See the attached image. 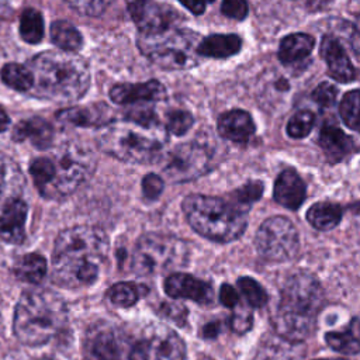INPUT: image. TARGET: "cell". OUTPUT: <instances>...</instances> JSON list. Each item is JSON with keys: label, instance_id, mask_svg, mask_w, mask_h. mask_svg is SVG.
<instances>
[{"label": "cell", "instance_id": "6da1fadb", "mask_svg": "<svg viewBox=\"0 0 360 360\" xmlns=\"http://www.w3.org/2000/svg\"><path fill=\"white\" fill-rule=\"evenodd\" d=\"M108 255V238L97 226L76 225L63 229L53 246L52 280L63 288L93 284Z\"/></svg>", "mask_w": 360, "mask_h": 360}, {"label": "cell", "instance_id": "7a4b0ae2", "mask_svg": "<svg viewBox=\"0 0 360 360\" xmlns=\"http://www.w3.org/2000/svg\"><path fill=\"white\" fill-rule=\"evenodd\" d=\"M166 141V128L152 111L146 110L132 111L124 118L108 122L98 136V146L118 160L149 163L159 158Z\"/></svg>", "mask_w": 360, "mask_h": 360}, {"label": "cell", "instance_id": "3957f363", "mask_svg": "<svg viewBox=\"0 0 360 360\" xmlns=\"http://www.w3.org/2000/svg\"><path fill=\"white\" fill-rule=\"evenodd\" d=\"M323 305L319 281L307 271L291 274L283 284L271 323L278 336L300 343L314 332L316 315Z\"/></svg>", "mask_w": 360, "mask_h": 360}, {"label": "cell", "instance_id": "277c9868", "mask_svg": "<svg viewBox=\"0 0 360 360\" xmlns=\"http://www.w3.org/2000/svg\"><path fill=\"white\" fill-rule=\"evenodd\" d=\"M32 94L56 101L79 100L90 86L87 62L75 52L45 51L30 60Z\"/></svg>", "mask_w": 360, "mask_h": 360}, {"label": "cell", "instance_id": "5b68a950", "mask_svg": "<svg viewBox=\"0 0 360 360\" xmlns=\"http://www.w3.org/2000/svg\"><path fill=\"white\" fill-rule=\"evenodd\" d=\"M66 321L68 309L58 294L49 290H30L17 302L13 329L22 345L41 346L55 338Z\"/></svg>", "mask_w": 360, "mask_h": 360}, {"label": "cell", "instance_id": "8992f818", "mask_svg": "<svg viewBox=\"0 0 360 360\" xmlns=\"http://www.w3.org/2000/svg\"><path fill=\"white\" fill-rule=\"evenodd\" d=\"M183 212L190 226L214 242H232L246 229V210L219 197L190 194L183 200Z\"/></svg>", "mask_w": 360, "mask_h": 360}, {"label": "cell", "instance_id": "52a82bcc", "mask_svg": "<svg viewBox=\"0 0 360 360\" xmlns=\"http://www.w3.org/2000/svg\"><path fill=\"white\" fill-rule=\"evenodd\" d=\"M201 38L197 32L173 27L158 34H139L138 46L156 66L165 70H186L200 63L197 46Z\"/></svg>", "mask_w": 360, "mask_h": 360}, {"label": "cell", "instance_id": "ba28073f", "mask_svg": "<svg viewBox=\"0 0 360 360\" xmlns=\"http://www.w3.org/2000/svg\"><path fill=\"white\" fill-rule=\"evenodd\" d=\"M187 243L173 235L149 232L142 235L132 252V270L139 276H155L186 266Z\"/></svg>", "mask_w": 360, "mask_h": 360}, {"label": "cell", "instance_id": "9c48e42d", "mask_svg": "<svg viewBox=\"0 0 360 360\" xmlns=\"http://www.w3.org/2000/svg\"><path fill=\"white\" fill-rule=\"evenodd\" d=\"M53 177L44 197L62 198L72 194L93 172V153L76 141H65L51 156Z\"/></svg>", "mask_w": 360, "mask_h": 360}, {"label": "cell", "instance_id": "30bf717a", "mask_svg": "<svg viewBox=\"0 0 360 360\" xmlns=\"http://www.w3.org/2000/svg\"><path fill=\"white\" fill-rule=\"evenodd\" d=\"M212 166L211 149L198 141L180 143L160 160L162 172L173 183H184L205 174Z\"/></svg>", "mask_w": 360, "mask_h": 360}, {"label": "cell", "instance_id": "8fae6325", "mask_svg": "<svg viewBox=\"0 0 360 360\" xmlns=\"http://www.w3.org/2000/svg\"><path fill=\"white\" fill-rule=\"evenodd\" d=\"M256 249L262 257L270 262H287L300 248V238L294 224L285 217H270L257 229Z\"/></svg>", "mask_w": 360, "mask_h": 360}, {"label": "cell", "instance_id": "7c38bea8", "mask_svg": "<svg viewBox=\"0 0 360 360\" xmlns=\"http://www.w3.org/2000/svg\"><path fill=\"white\" fill-rule=\"evenodd\" d=\"M84 360H122L121 339L110 325L89 329L83 345Z\"/></svg>", "mask_w": 360, "mask_h": 360}, {"label": "cell", "instance_id": "4fadbf2b", "mask_svg": "<svg viewBox=\"0 0 360 360\" xmlns=\"http://www.w3.org/2000/svg\"><path fill=\"white\" fill-rule=\"evenodd\" d=\"M319 53L328 66V73L339 83L356 80V68L347 55L342 39L336 35H325L321 41Z\"/></svg>", "mask_w": 360, "mask_h": 360}, {"label": "cell", "instance_id": "5bb4252c", "mask_svg": "<svg viewBox=\"0 0 360 360\" xmlns=\"http://www.w3.org/2000/svg\"><path fill=\"white\" fill-rule=\"evenodd\" d=\"M163 287L172 298H187L201 305H208L214 300L212 287L187 273H172L165 280Z\"/></svg>", "mask_w": 360, "mask_h": 360}, {"label": "cell", "instance_id": "9a60e30c", "mask_svg": "<svg viewBox=\"0 0 360 360\" xmlns=\"http://www.w3.org/2000/svg\"><path fill=\"white\" fill-rule=\"evenodd\" d=\"M180 20L181 14L173 7L149 0L134 22L138 25L139 34L150 35L173 27H179Z\"/></svg>", "mask_w": 360, "mask_h": 360}, {"label": "cell", "instance_id": "2e32d148", "mask_svg": "<svg viewBox=\"0 0 360 360\" xmlns=\"http://www.w3.org/2000/svg\"><path fill=\"white\" fill-rule=\"evenodd\" d=\"M166 97L165 86L158 80L142 83H121L110 89V98L117 104H131L138 101H159Z\"/></svg>", "mask_w": 360, "mask_h": 360}, {"label": "cell", "instance_id": "e0dca14e", "mask_svg": "<svg viewBox=\"0 0 360 360\" xmlns=\"http://www.w3.org/2000/svg\"><path fill=\"white\" fill-rule=\"evenodd\" d=\"M27 204L21 198L10 201L0 211V240L7 243H21L25 238Z\"/></svg>", "mask_w": 360, "mask_h": 360}, {"label": "cell", "instance_id": "ac0fdd59", "mask_svg": "<svg viewBox=\"0 0 360 360\" xmlns=\"http://www.w3.org/2000/svg\"><path fill=\"white\" fill-rule=\"evenodd\" d=\"M274 200L287 210H298L305 200V184L294 169L283 170L274 183Z\"/></svg>", "mask_w": 360, "mask_h": 360}, {"label": "cell", "instance_id": "d6986e66", "mask_svg": "<svg viewBox=\"0 0 360 360\" xmlns=\"http://www.w3.org/2000/svg\"><path fill=\"white\" fill-rule=\"evenodd\" d=\"M149 354H153V360H184L186 343L172 329L158 328L148 339Z\"/></svg>", "mask_w": 360, "mask_h": 360}, {"label": "cell", "instance_id": "ffe728a7", "mask_svg": "<svg viewBox=\"0 0 360 360\" xmlns=\"http://www.w3.org/2000/svg\"><path fill=\"white\" fill-rule=\"evenodd\" d=\"M218 132L222 138L243 143L255 134V122L243 110H229L218 120Z\"/></svg>", "mask_w": 360, "mask_h": 360}, {"label": "cell", "instance_id": "44dd1931", "mask_svg": "<svg viewBox=\"0 0 360 360\" xmlns=\"http://www.w3.org/2000/svg\"><path fill=\"white\" fill-rule=\"evenodd\" d=\"M319 145L330 163H338L354 149V141L335 124H325L319 134Z\"/></svg>", "mask_w": 360, "mask_h": 360}, {"label": "cell", "instance_id": "7402d4cb", "mask_svg": "<svg viewBox=\"0 0 360 360\" xmlns=\"http://www.w3.org/2000/svg\"><path fill=\"white\" fill-rule=\"evenodd\" d=\"M24 176L18 165L7 155L0 153V211L13 200L20 198Z\"/></svg>", "mask_w": 360, "mask_h": 360}, {"label": "cell", "instance_id": "603a6c76", "mask_svg": "<svg viewBox=\"0 0 360 360\" xmlns=\"http://www.w3.org/2000/svg\"><path fill=\"white\" fill-rule=\"evenodd\" d=\"M13 138L17 142L31 139L37 148L48 149L53 141V128L44 118L34 117L17 124L13 131Z\"/></svg>", "mask_w": 360, "mask_h": 360}, {"label": "cell", "instance_id": "cb8c5ba5", "mask_svg": "<svg viewBox=\"0 0 360 360\" xmlns=\"http://www.w3.org/2000/svg\"><path fill=\"white\" fill-rule=\"evenodd\" d=\"M242 41L235 34H214L201 38L197 52L200 56L225 59L240 51Z\"/></svg>", "mask_w": 360, "mask_h": 360}, {"label": "cell", "instance_id": "d4e9b609", "mask_svg": "<svg viewBox=\"0 0 360 360\" xmlns=\"http://www.w3.org/2000/svg\"><path fill=\"white\" fill-rule=\"evenodd\" d=\"M315 45V39L309 34L295 32L284 37L278 46V59L284 65L302 62L309 56Z\"/></svg>", "mask_w": 360, "mask_h": 360}, {"label": "cell", "instance_id": "484cf974", "mask_svg": "<svg viewBox=\"0 0 360 360\" xmlns=\"http://www.w3.org/2000/svg\"><path fill=\"white\" fill-rule=\"evenodd\" d=\"M58 118L63 122L79 127L107 125L112 121V118H110V111L105 104H97L96 107L66 108L58 112Z\"/></svg>", "mask_w": 360, "mask_h": 360}, {"label": "cell", "instance_id": "4316f807", "mask_svg": "<svg viewBox=\"0 0 360 360\" xmlns=\"http://www.w3.org/2000/svg\"><path fill=\"white\" fill-rule=\"evenodd\" d=\"M307 219L318 231H330L342 219V207L328 201L316 202L307 211Z\"/></svg>", "mask_w": 360, "mask_h": 360}, {"label": "cell", "instance_id": "83f0119b", "mask_svg": "<svg viewBox=\"0 0 360 360\" xmlns=\"http://www.w3.org/2000/svg\"><path fill=\"white\" fill-rule=\"evenodd\" d=\"M51 39L58 48L66 52H76L83 45L82 34L73 24L65 20H58L52 22Z\"/></svg>", "mask_w": 360, "mask_h": 360}, {"label": "cell", "instance_id": "f1b7e54d", "mask_svg": "<svg viewBox=\"0 0 360 360\" xmlns=\"http://www.w3.org/2000/svg\"><path fill=\"white\" fill-rule=\"evenodd\" d=\"M13 270L18 280L35 284L46 274V260L38 253H28L15 262Z\"/></svg>", "mask_w": 360, "mask_h": 360}, {"label": "cell", "instance_id": "f546056e", "mask_svg": "<svg viewBox=\"0 0 360 360\" xmlns=\"http://www.w3.org/2000/svg\"><path fill=\"white\" fill-rule=\"evenodd\" d=\"M20 35L28 44H38L44 37V18L35 8H27L20 18Z\"/></svg>", "mask_w": 360, "mask_h": 360}, {"label": "cell", "instance_id": "4dcf8cb0", "mask_svg": "<svg viewBox=\"0 0 360 360\" xmlns=\"http://www.w3.org/2000/svg\"><path fill=\"white\" fill-rule=\"evenodd\" d=\"M357 319H353V325L350 329L345 332H328L325 335V340L328 346L333 350L345 354H357L359 353V339H357Z\"/></svg>", "mask_w": 360, "mask_h": 360}, {"label": "cell", "instance_id": "1f68e13d", "mask_svg": "<svg viewBox=\"0 0 360 360\" xmlns=\"http://www.w3.org/2000/svg\"><path fill=\"white\" fill-rule=\"evenodd\" d=\"M1 80L11 89L18 91H28L32 87L34 79L31 70L18 63H7L1 69Z\"/></svg>", "mask_w": 360, "mask_h": 360}, {"label": "cell", "instance_id": "d6a6232c", "mask_svg": "<svg viewBox=\"0 0 360 360\" xmlns=\"http://www.w3.org/2000/svg\"><path fill=\"white\" fill-rule=\"evenodd\" d=\"M238 288L250 307L262 308L269 301V297H267V292L264 291V288L252 277L238 278Z\"/></svg>", "mask_w": 360, "mask_h": 360}, {"label": "cell", "instance_id": "836d02e7", "mask_svg": "<svg viewBox=\"0 0 360 360\" xmlns=\"http://www.w3.org/2000/svg\"><path fill=\"white\" fill-rule=\"evenodd\" d=\"M107 297L114 305L121 308H128L138 301L139 291L135 284L122 281L110 287L107 291Z\"/></svg>", "mask_w": 360, "mask_h": 360}, {"label": "cell", "instance_id": "e575fe53", "mask_svg": "<svg viewBox=\"0 0 360 360\" xmlns=\"http://www.w3.org/2000/svg\"><path fill=\"white\" fill-rule=\"evenodd\" d=\"M315 124V115L309 110L297 111L287 122V134L290 138L301 139L309 135Z\"/></svg>", "mask_w": 360, "mask_h": 360}, {"label": "cell", "instance_id": "d590c367", "mask_svg": "<svg viewBox=\"0 0 360 360\" xmlns=\"http://www.w3.org/2000/svg\"><path fill=\"white\" fill-rule=\"evenodd\" d=\"M30 173L32 176V180L38 188V191L44 195L48 186L52 181L53 177V166L51 158H38L34 159L30 166Z\"/></svg>", "mask_w": 360, "mask_h": 360}, {"label": "cell", "instance_id": "8d00e7d4", "mask_svg": "<svg viewBox=\"0 0 360 360\" xmlns=\"http://www.w3.org/2000/svg\"><path fill=\"white\" fill-rule=\"evenodd\" d=\"M340 117L353 131H359V90L346 93L340 101Z\"/></svg>", "mask_w": 360, "mask_h": 360}, {"label": "cell", "instance_id": "74e56055", "mask_svg": "<svg viewBox=\"0 0 360 360\" xmlns=\"http://www.w3.org/2000/svg\"><path fill=\"white\" fill-rule=\"evenodd\" d=\"M263 194V183L260 181H248L238 190L232 193V202L245 208L252 202L257 201Z\"/></svg>", "mask_w": 360, "mask_h": 360}, {"label": "cell", "instance_id": "f35d334b", "mask_svg": "<svg viewBox=\"0 0 360 360\" xmlns=\"http://www.w3.org/2000/svg\"><path fill=\"white\" fill-rule=\"evenodd\" d=\"M193 124H194V118L188 111L174 110L167 114L166 131H169L176 136H180V135H184L191 128Z\"/></svg>", "mask_w": 360, "mask_h": 360}, {"label": "cell", "instance_id": "ab89813d", "mask_svg": "<svg viewBox=\"0 0 360 360\" xmlns=\"http://www.w3.org/2000/svg\"><path fill=\"white\" fill-rule=\"evenodd\" d=\"M75 11L87 15L98 17L101 15L114 0H65Z\"/></svg>", "mask_w": 360, "mask_h": 360}, {"label": "cell", "instance_id": "60d3db41", "mask_svg": "<svg viewBox=\"0 0 360 360\" xmlns=\"http://www.w3.org/2000/svg\"><path fill=\"white\" fill-rule=\"evenodd\" d=\"M312 100L321 107V108H329L336 103L338 97V89L336 86L330 83H319L312 90Z\"/></svg>", "mask_w": 360, "mask_h": 360}, {"label": "cell", "instance_id": "b9f144b4", "mask_svg": "<svg viewBox=\"0 0 360 360\" xmlns=\"http://www.w3.org/2000/svg\"><path fill=\"white\" fill-rule=\"evenodd\" d=\"M252 323H253L252 311L248 309V308H242V307L236 305L233 308V314H232V316L229 319L231 329L233 332L242 335V333H246L248 330H250Z\"/></svg>", "mask_w": 360, "mask_h": 360}, {"label": "cell", "instance_id": "7bdbcfd3", "mask_svg": "<svg viewBox=\"0 0 360 360\" xmlns=\"http://www.w3.org/2000/svg\"><path fill=\"white\" fill-rule=\"evenodd\" d=\"M163 180L155 173H149L142 180V193L146 200H156L163 191Z\"/></svg>", "mask_w": 360, "mask_h": 360}, {"label": "cell", "instance_id": "ee69618b", "mask_svg": "<svg viewBox=\"0 0 360 360\" xmlns=\"http://www.w3.org/2000/svg\"><path fill=\"white\" fill-rule=\"evenodd\" d=\"M249 7L246 0H222L221 13L228 18L233 20H243L248 15Z\"/></svg>", "mask_w": 360, "mask_h": 360}, {"label": "cell", "instance_id": "f6af8a7d", "mask_svg": "<svg viewBox=\"0 0 360 360\" xmlns=\"http://www.w3.org/2000/svg\"><path fill=\"white\" fill-rule=\"evenodd\" d=\"M160 314L180 325L186 323L187 318V309L181 304H174V302H162L160 305Z\"/></svg>", "mask_w": 360, "mask_h": 360}, {"label": "cell", "instance_id": "bcb514c9", "mask_svg": "<svg viewBox=\"0 0 360 360\" xmlns=\"http://www.w3.org/2000/svg\"><path fill=\"white\" fill-rule=\"evenodd\" d=\"M219 301L222 305L233 309L236 305H239V295L236 290L231 284H222L219 290Z\"/></svg>", "mask_w": 360, "mask_h": 360}, {"label": "cell", "instance_id": "7dc6e473", "mask_svg": "<svg viewBox=\"0 0 360 360\" xmlns=\"http://www.w3.org/2000/svg\"><path fill=\"white\" fill-rule=\"evenodd\" d=\"M149 343L148 339H141L134 343L128 353V360H149Z\"/></svg>", "mask_w": 360, "mask_h": 360}, {"label": "cell", "instance_id": "c3c4849f", "mask_svg": "<svg viewBox=\"0 0 360 360\" xmlns=\"http://www.w3.org/2000/svg\"><path fill=\"white\" fill-rule=\"evenodd\" d=\"M186 8H188L193 14L200 15L205 11V7L208 3H212L214 0H179Z\"/></svg>", "mask_w": 360, "mask_h": 360}, {"label": "cell", "instance_id": "681fc988", "mask_svg": "<svg viewBox=\"0 0 360 360\" xmlns=\"http://www.w3.org/2000/svg\"><path fill=\"white\" fill-rule=\"evenodd\" d=\"M125 1H127V7H128V11H129L132 20L135 21L149 0H125Z\"/></svg>", "mask_w": 360, "mask_h": 360}, {"label": "cell", "instance_id": "f907efd6", "mask_svg": "<svg viewBox=\"0 0 360 360\" xmlns=\"http://www.w3.org/2000/svg\"><path fill=\"white\" fill-rule=\"evenodd\" d=\"M221 330V325L219 322H210L207 323L205 326H202L201 329V336L204 339H212V338H217V335L219 333Z\"/></svg>", "mask_w": 360, "mask_h": 360}, {"label": "cell", "instance_id": "816d5d0a", "mask_svg": "<svg viewBox=\"0 0 360 360\" xmlns=\"http://www.w3.org/2000/svg\"><path fill=\"white\" fill-rule=\"evenodd\" d=\"M8 124H10V118H8V115L6 114V111L0 107V132H3L4 129H7Z\"/></svg>", "mask_w": 360, "mask_h": 360}, {"label": "cell", "instance_id": "f5cc1de1", "mask_svg": "<svg viewBox=\"0 0 360 360\" xmlns=\"http://www.w3.org/2000/svg\"><path fill=\"white\" fill-rule=\"evenodd\" d=\"M321 360H325V359H321ZM328 360H345V359H328Z\"/></svg>", "mask_w": 360, "mask_h": 360}, {"label": "cell", "instance_id": "db71d44e", "mask_svg": "<svg viewBox=\"0 0 360 360\" xmlns=\"http://www.w3.org/2000/svg\"><path fill=\"white\" fill-rule=\"evenodd\" d=\"M201 360H212V359H210V357H204V359H201Z\"/></svg>", "mask_w": 360, "mask_h": 360}]
</instances>
